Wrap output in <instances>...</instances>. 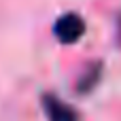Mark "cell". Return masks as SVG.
Returning a JSON list of instances; mask_svg holds the SVG:
<instances>
[{
	"label": "cell",
	"mask_w": 121,
	"mask_h": 121,
	"mask_svg": "<svg viewBox=\"0 0 121 121\" xmlns=\"http://www.w3.org/2000/svg\"><path fill=\"white\" fill-rule=\"evenodd\" d=\"M53 32H55V38H57L60 43L72 45V43H77V40L85 34V21H83V17L77 15V13H66V15H62V17L55 21Z\"/></svg>",
	"instance_id": "1"
},
{
	"label": "cell",
	"mask_w": 121,
	"mask_h": 121,
	"mask_svg": "<svg viewBox=\"0 0 121 121\" xmlns=\"http://www.w3.org/2000/svg\"><path fill=\"white\" fill-rule=\"evenodd\" d=\"M43 108H45L49 121H79L77 113L66 102H62L60 98H55L51 94L43 96Z\"/></svg>",
	"instance_id": "2"
}]
</instances>
